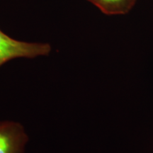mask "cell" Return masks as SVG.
<instances>
[{
    "label": "cell",
    "instance_id": "1",
    "mask_svg": "<svg viewBox=\"0 0 153 153\" xmlns=\"http://www.w3.org/2000/svg\"><path fill=\"white\" fill-rule=\"evenodd\" d=\"M47 43H29L14 39L0 29V67L13 59L35 58L46 56L51 52Z\"/></svg>",
    "mask_w": 153,
    "mask_h": 153
},
{
    "label": "cell",
    "instance_id": "3",
    "mask_svg": "<svg viewBox=\"0 0 153 153\" xmlns=\"http://www.w3.org/2000/svg\"><path fill=\"white\" fill-rule=\"evenodd\" d=\"M106 15H124L131 11L137 0H86Z\"/></svg>",
    "mask_w": 153,
    "mask_h": 153
},
{
    "label": "cell",
    "instance_id": "2",
    "mask_svg": "<svg viewBox=\"0 0 153 153\" xmlns=\"http://www.w3.org/2000/svg\"><path fill=\"white\" fill-rule=\"evenodd\" d=\"M27 140V135L20 123L0 121V153H24Z\"/></svg>",
    "mask_w": 153,
    "mask_h": 153
}]
</instances>
